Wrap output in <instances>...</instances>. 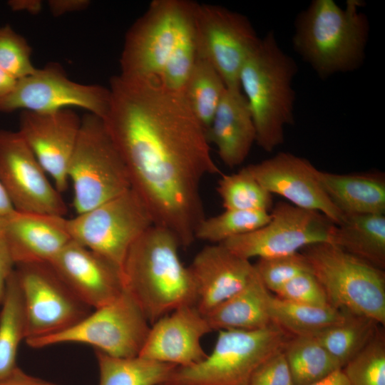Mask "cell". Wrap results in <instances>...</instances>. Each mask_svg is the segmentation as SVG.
Instances as JSON below:
<instances>
[{"label":"cell","instance_id":"obj_18","mask_svg":"<svg viewBox=\"0 0 385 385\" xmlns=\"http://www.w3.org/2000/svg\"><path fill=\"white\" fill-rule=\"evenodd\" d=\"M49 264L72 292L94 309L113 302L125 290L118 267L73 240Z\"/></svg>","mask_w":385,"mask_h":385},{"label":"cell","instance_id":"obj_31","mask_svg":"<svg viewBox=\"0 0 385 385\" xmlns=\"http://www.w3.org/2000/svg\"><path fill=\"white\" fill-rule=\"evenodd\" d=\"M226 88L217 71L197 58L183 94L205 130L213 120Z\"/></svg>","mask_w":385,"mask_h":385},{"label":"cell","instance_id":"obj_21","mask_svg":"<svg viewBox=\"0 0 385 385\" xmlns=\"http://www.w3.org/2000/svg\"><path fill=\"white\" fill-rule=\"evenodd\" d=\"M5 230L15 263H49L71 242L64 216L15 210L5 218Z\"/></svg>","mask_w":385,"mask_h":385},{"label":"cell","instance_id":"obj_25","mask_svg":"<svg viewBox=\"0 0 385 385\" xmlns=\"http://www.w3.org/2000/svg\"><path fill=\"white\" fill-rule=\"evenodd\" d=\"M332 244L384 270L385 215L344 216L342 221L335 225Z\"/></svg>","mask_w":385,"mask_h":385},{"label":"cell","instance_id":"obj_44","mask_svg":"<svg viewBox=\"0 0 385 385\" xmlns=\"http://www.w3.org/2000/svg\"><path fill=\"white\" fill-rule=\"evenodd\" d=\"M309 385H350V384L342 369H339L324 379Z\"/></svg>","mask_w":385,"mask_h":385},{"label":"cell","instance_id":"obj_26","mask_svg":"<svg viewBox=\"0 0 385 385\" xmlns=\"http://www.w3.org/2000/svg\"><path fill=\"white\" fill-rule=\"evenodd\" d=\"M265 303L272 323L292 336H316L342 322L346 314L332 306H312L283 299L269 290Z\"/></svg>","mask_w":385,"mask_h":385},{"label":"cell","instance_id":"obj_12","mask_svg":"<svg viewBox=\"0 0 385 385\" xmlns=\"http://www.w3.org/2000/svg\"><path fill=\"white\" fill-rule=\"evenodd\" d=\"M193 25L197 58L217 71L227 88L241 89V70L260 39L249 19L221 6L195 2Z\"/></svg>","mask_w":385,"mask_h":385},{"label":"cell","instance_id":"obj_8","mask_svg":"<svg viewBox=\"0 0 385 385\" xmlns=\"http://www.w3.org/2000/svg\"><path fill=\"white\" fill-rule=\"evenodd\" d=\"M153 225L148 207L131 188L68 219L72 240L106 258L121 272L130 247Z\"/></svg>","mask_w":385,"mask_h":385},{"label":"cell","instance_id":"obj_9","mask_svg":"<svg viewBox=\"0 0 385 385\" xmlns=\"http://www.w3.org/2000/svg\"><path fill=\"white\" fill-rule=\"evenodd\" d=\"M150 328L139 306L124 290L115 300L95 309L67 329L26 343L35 349L66 343L86 344L110 356L133 357L139 355Z\"/></svg>","mask_w":385,"mask_h":385},{"label":"cell","instance_id":"obj_5","mask_svg":"<svg viewBox=\"0 0 385 385\" xmlns=\"http://www.w3.org/2000/svg\"><path fill=\"white\" fill-rule=\"evenodd\" d=\"M300 252L332 307L369 317L384 326V270L330 242L314 244Z\"/></svg>","mask_w":385,"mask_h":385},{"label":"cell","instance_id":"obj_17","mask_svg":"<svg viewBox=\"0 0 385 385\" xmlns=\"http://www.w3.org/2000/svg\"><path fill=\"white\" fill-rule=\"evenodd\" d=\"M81 118L72 109L49 113L21 111L19 133L61 193L68 188V166Z\"/></svg>","mask_w":385,"mask_h":385},{"label":"cell","instance_id":"obj_40","mask_svg":"<svg viewBox=\"0 0 385 385\" xmlns=\"http://www.w3.org/2000/svg\"><path fill=\"white\" fill-rule=\"evenodd\" d=\"M5 218H0V304L4 298L7 280L15 269L6 235Z\"/></svg>","mask_w":385,"mask_h":385},{"label":"cell","instance_id":"obj_35","mask_svg":"<svg viewBox=\"0 0 385 385\" xmlns=\"http://www.w3.org/2000/svg\"><path fill=\"white\" fill-rule=\"evenodd\" d=\"M342 370L350 385H385V332L382 326Z\"/></svg>","mask_w":385,"mask_h":385},{"label":"cell","instance_id":"obj_13","mask_svg":"<svg viewBox=\"0 0 385 385\" xmlns=\"http://www.w3.org/2000/svg\"><path fill=\"white\" fill-rule=\"evenodd\" d=\"M15 270L26 317L25 342L61 332L91 312L49 263L19 265Z\"/></svg>","mask_w":385,"mask_h":385},{"label":"cell","instance_id":"obj_23","mask_svg":"<svg viewBox=\"0 0 385 385\" xmlns=\"http://www.w3.org/2000/svg\"><path fill=\"white\" fill-rule=\"evenodd\" d=\"M326 195L344 216L385 215V178L379 173L337 174L317 170Z\"/></svg>","mask_w":385,"mask_h":385},{"label":"cell","instance_id":"obj_24","mask_svg":"<svg viewBox=\"0 0 385 385\" xmlns=\"http://www.w3.org/2000/svg\"><path fill=\"white\" fill-rule=\"evenodd\" d=\"M267 292L255 270L244 288L205 315L212 330H253L272 324L266 309Z\"/></svg>","mask_w":385,"mask_h":385},{"label":"cell","instance_id":"obj_2","mask_svg":"<svg viewBox=\"0 0 385 385\" xmlns=\"http://www.w3.org/2000/svg\"><path fill=\"white\" fill-rule=\"evenodd\" d=\"M176 237L153 225L130 247L122 266L124 289L148 322L185 305L195 304L188 267L181 262Z\"/></svg>","mask_w":385,"mask_h":385},{"label":"cell","instance_id":"obj_42","mask_svg":"<svg viewBox=\"0 0 385 385\" xmlns=\"http://www.w3.org/2000/svg\"><path fill=\"white\" fill-rule=\"evenodd\" d=\"M49 10L54 16L82 11L90 5L88 0H49Z\"/></svg>","mask_w":385,"mask_h":385},{"label":"cell","instance_id":"obj_20","mask_svg":"<svg viewBox=\"0 0 385 385\" xmlns=\"http://www.w3.org/2000/svg\"><path fill=\"white\" fill-rule=\"evenodd\" d=\"M188 267L195 287V305L204 315L244 288L255 274L250 260L222 244L204 247Z\"/></svg>","mask_w":385,"mask_h":385},{"label":"cell","instance_id":"obj_36","mask_svg":"<svg viewBox=\"0 0 385 385\" xmlns=\"http://www.w3.org/2000/svg\"><path fill=\"white\" fill-rule=\"evenodd\" d=\"M32 49L26 39L7 24L0 26V68L19 80L34 73Z\"/></svg>","mask_w":385,"mask_h":385},{"label":"cell","instance_id":"obj_34","mask_svg":"<svg viewBox=\"0 0 385 385\" xmlns=\"http://www.w3.org/2000/svg\"><path fill=\"white\" fill-rule=\"evenodd\" d=\"M193 13L194 10L190 18L185 24L158 78L160 83L165 88L182 94L197 59Z\"/></svg>","mask_w":385,"mask_h":385},{"label":"cell","instance_id":"obj_4","mask_svg":"<svg viewBox=\"0 0 385 385\" xmlns=\"http://www.w3.org/2000/svg\"><path fill=\"white\" fill-rule=\"evenodd\" d=\"M297 71L273 31L260 39L241 70L240 85L252 115L255 143L266 152L284 142V128L294 123L292 83Z\"/></svg>","mask_w":385,"mask_h":385},{"label":"cell","instance_id":"obj_27","mask_svg":"<svg viewBox=\"0 0 385 385\" xmlns=\"http://www.w3.org/2000/svg\"><path fill=\"white\" fill-rule=\"evenodd\" d=\"M0 378L18 366V349L26 337V317L21 285L16 270L9 276L0 304Z\"/></svg>","mask_w":385,"mask_h":385},{"label":"cell","instance_id":"obj_6","mask_svg":"<svg viewBox=\"0 0 385 385\" xmlns=\"http://www.w3.org/2000/svg\"><path fill=\"white\" fill-rule=\"evenodd\" d=\"M292 337L274 323L253 330H220L211 353L193 365L177 366L165 385H247L256 368Z\"/></svg>","mask_w":385,"mask_h":385},{"label":"cell","instance_id":"obj_28","mask_svg":"<svg viewBox=\"0 0 385 385\" xmlns=\"http://www.w3.org/2000/svg\"><path fill=\"white\" fill-rule=\"evenodd\" d=\"M98 385H165L177 367L140 356L115 357L95 350Z\"/></svg>","mask_w":385,"mask_h":385},{"label":"cell","instance_id":"obj_33","mask_svg":"<svg viewBox=\"0 0 385 385\" xmlns=\"http://www.w3.org/2000/svg\"><path fill=\"white\" fill-rule=\"evenodd\" d=\"M270 219V212L225 210L224 212L205 217L195 232V240L221 244L265 225Z\"/></svg>","mask_w":385,"mask_h":385},{"label":"cell","instance_id":"obj_46","mask_svg":"<svg viewBox=\"0 0 385 385\" xmlns=\"http://www.w3.org/2000/svg\"><path fill=\"white\" fill-rule=\"evenodd\" d=\"M14 211L15 209L0 181V218L6 217Z\"/></svg>","mask_w":385,"mask_h":385},{"label":"cell","instance_id":"obj_15","mask_svg":"<svg viewBox=\"0 0 385 385\" xmlns=\"http://www.w3.org/2000/svg\"><path fill=\"white\" fill-rule=\"evenodd\" d=\"M19 131L0 130V181L15 210L65 216L61 192Z\"/></svg>","mask_w":385,"mask_h":385},{"label":"cell","instance_id":"obj_37","mask_svg":"<svg viewBox=\"0 0 385 385\" xmlns=\"http://www.w3.org/2000/svg\"><path fill=\"white\" fill-rule=\"evenodd\" d=\"M253 265L261 282L272 293H275L296 276L310 271L306 258L300 252L285 256L259 259Z\"/></svg>","mask_w":385,"mask_h":385},{"label":"cell","instance_id":"obj_3","mask_svg":"<svg viewBox=\"0 0 385 385\" xmlns=\"http://www.w3.org/2000/svg\"><path fill=\"white\" fill-rule=\"evenodd\" d=\"M361 5L349 0L342 8L333 0H313L297 15L294 49L319 78L354 71L362 65L369 23Z\"/></svg>","mask_w":385,"mask_h":385},{"label":"cell","instance_id":"obj_1","mask_svg":"<svg viewBox=\"0 0 385 385\" xmlns=\"http://www.w3.org/2000/svg\"><path fill=\"white\" fill-rule=\"evenodd\" d=\"M105 128L126 168L130 188L148 207L155 225L180 247L195 240L205 217L201 184L220 173L206 130L183 94L158 81L111 78Z\"/></svg>","mask_w":385,"mask_h":385},{"label":"cell","instance_id":"obj_29","mask_svg":"<svg viewBox=\"0 0 385 385\" xmlns=\"http://www.w3.org/2000/svg\"><path fill=\"white\" fill-rule=\"evenodd\" d=\"M294 385L314 384L342 369L314 336H292L283 348Z\"/></svg>","mask_w":385,"mask_h":385},{"label":"cell","instance_id":"obj_30","mask_svg":"<svg viewBox=\"0 0 385 385\" xmlns=\"http://www.w3.org/2000/svg\"><path fill=\"white\" fill-rule=\"evenodd\" d=\"M380 326L369 317L346 312L342 322L314 337L342 368L369 343Z\"/></svg>","mask_w":385,"mask_h":385},{"label":"cell","instance_id":"obj_14","mask_svg":"<svg viewBox=\"0 0 385 385\" xmlns=\"http://www.w3.org/2000/svg\"><path fill=\"white\" fill-rule=\"evenodd\" d=\"M109 102V88L75 82L59 63H49L17 80L14 89L0 100V112L49 113L75 107L103 118Z\"/></svg>","mask_w":385,"mask_h":385},{"label":"cell","instance_id":"obj_41","mask_svg":"<svg viewBox=\"0 0 385 385\" xmlns=\"http://www.w3.org/2000/svg\"><path fill=\"white\" fill-rule=\"evenodd\" d=\"M0 385H58L55 383L34 376L17 366L10 374L0 378Z\"/></svg>","mask_w":385,"mask_h":385},{"label":"cell","instance_id":"obj_38","mask_svg":"<svg viewBox=\"0 0 385 385\" xmlns=\"http://www.w3.org/2000/svg\"><path fill=\"white\" fill-rule=\"evenodd\" d=\"M274 294L296 303L318 307L331 306L325 291L311 271L296 276Z\"/></svg>","mask_w":385,"mask_h":385},{"label":"cell","instance_id":"obj_7","mask_svg":"<svg viewBox=\"0 0 385 385\" xmlns=\"http://www.w3.org/2000/svg\"><path fill=\"white\" fill-rule=\"evenodd\" d=\"M67 175L73 185L76 215L130 188L125 164L100 117L87 113L81 118Z\"/></svg>","mask_w":385,"mask_h":385},{"label":"cell","instance_id":"obj_39","mask_svg":"<svg viewBox=\"0 0 385 385\" xmlns=\"http://www.w3.org/2000/svg\"><path fill=\"white\" fill-rule=\"evenodd\" d=\"M247 385H294L283 349L270 356L256 368Z\"/></svg>","mask_w":385,"mask_h":385},{"label":"cell","instance_id":"obj_32","mask_svg":"<svg viewBox=\"0 0 385 385\" xmlns=\"http://www.w3.org/2000/svg\"><path fill=\"white\" fill-rule=\"evenodd\" d=\"M225 210L270 212L273 207L270 193L246 169L222 175L217 186Z\"/></svg>","mask_w":385,"mask_h":385},{"label":"cell","instance_id":"obj_19","mask_svg":"<svg viewBox=\"0 0 385 385\" xmlns=\"http://www.w3.org/2000/svg\"><path fill=\"white\" fill-rule=\"evenodd\" d=\"M206 317L195 305H185L150 325L138 356L183 367L205 358L202 338L212 332Z\"/></svg>","mask_w":385,"mask_h":385},{"label":"cell","instance_id":"obj_16","mask_svg":"<svg viewBox=\"0 0 385 385\" xmlns=\"http://www.w3.org/2000/svg\"><path fill=\"white\" fill-rule=\"evenodd\" d=\"M245 168L272 195H280L298 207L319 212L335 225L344 219L324 191L318 169L306 158L280 152Z\"/></svg>","mask_w":385,"mask_h":385},{"label":"cell","instance_id":"obj_43","mask_svg":"<svg viewBox=\"0 0 385 385\" xmlns=\"http://www.w3.org/2000/svg\"><path fill=\"white\" fill-rule=\"evenodd\" d=\"M8 5L16 11H26L36 14L41 10L42 1L40 0H11L8 1Z\"/></svg>","mask_w":385,"mask_h":385},{"label":"cell","instance_id":"obj_10","mask_svg":"<svg viewBox=\"0 0 385 385\" xmlns=\"http://www.w3.org/2000/svg\"><path fill=\"white\" fill-rule=\"evenodd\" d=\"M195 4L188 0L153 1L125 35L120 75L158 81Z\"/></svg>","mask_w":385,"mask_h":385},{"label":"cell","instance_id":"obj_11","mask_svg":"<svg viewBox=\"0 0 385 385\" xmlns=\"http://www.w3.org/2000/svg\"><path fill=\"white\" fill-rule=\"evenodd\" d=\"M335 225L319 212L278 202L273 205L265 225L221 244L248 260L281 257L314 244L333 243Z\"/></svg>","mask_w":385,"mask_h":385},{"label":"cell","instance_id":"obj_22","mask_svg":"<svg viewBox=\"0 0 385 385\" xmlns=\"http://www.w3.org/2000/svg\"><path fill=\"white\" fill-rule=\"evenodd\" d=\"M206 134L226 166L234 168L245 160L256 142V130L248 102L240 88H226Z\"/></svg>","mask_w":385,"mask_h":385},{"label":"cell","instance_id":"obj_45","mask_svg":"<svg viewBox=\"0 0 385 385\" xmlns=\"http://www.w3.org/2000/svg\"><path fill=\"white\" fill-rule=\"evenodd\" d=\"M16 82L17 79L0 68V100L14 89Z\"/></svg>","mask_w":385,"mask_h":385}]
</instances>
